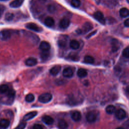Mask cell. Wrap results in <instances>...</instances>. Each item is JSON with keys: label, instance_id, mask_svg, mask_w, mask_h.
<instances>
[{"label": "cell", "instance_id": "cell-1", "mask_svg": "<svg viewBox=\"0 0 129 129\" xmlns=\"http://www.w3.org/2000/svg\"><path fill=\"white\" fill-rule=\"evenodd\" d=\"M98 114L96 111H90L86 115V119L88 122L93 123L97 119Z\"/></svg>", "mask_w": 129, "mask_h": 129}, {"label": "cell", "instance_id": "cell-2", "mask_svg": "<svg viewBox=\"0 0 129 129\" xmlns=\"http://www.w3.org/2000/svg\"><path fill=\"white\" fill-rule=\"evenodd\" d=\"M52 95L49 93H45L41 94L38 97V100L43 103H47L51 101Z\"/></svg>", "mask_w": 129, "mask_h": 129}, {"label": "cell", "instance_id": "cell-3", "mask_svg": "<svg viewBox=\"0 0 129 129\" xmlns=\"http://www.w3.org/2000/svg\"><path fill=\"white\" fill-rule=\"evenodd\" d=\"M11 36V32L8 29H4L0 31V38L4 41L8 40Z\"/></svg>", "mask_w": 129, "mask_h": 129}, {"label": "cell", "instance_id": "cell-4", "mask_svg": "<svg viewBox=\"0 0 129 129\" xmlns=\"http://www.w3.org/2000/svg\"><path fill=\"white\" fill-rule=\"evenodd\" d=\"M93 17L100 23L103 25L105 24V19L102 12L100 11H97L95 12L93 14Z\"/></svg>", "mask_w": 129, "mask_h": 129}, {"label": "cell", "instance_id": "cell-5", "mask_svg": "<svg viewBox=\"0 0 129 129\" xmlns=\"http://www.w3.org/2000/svg\"><path fill=\"white\" fill-rule=\"evenodd\" d=\"M26 28H27L28 29H30L31 30H32L35 32H40L42 31V29L41 27H40L39 26H38L37 24L34 23H29L26 24L25 25Z\"/></svg>", "mask_w": 129, "mask_h": 129}, {"label": "cell", "instance_id": "cell-6", "mask_svg": "<svg viewBox=\"0 0 129 129\" xmlns=\"http://www.w3.org/2000/svg\"><path fill=\"white\" fill-rule=\"evenodd\" d=\"M115 117L119 120H122L126 117V112L122 109H119L115 112Z\"/></svg>", "mask_w": 129, "mask_h": 129}, {"label": "cell", "instance_id": "cell-7", "mask_svg": "<svg viewBox=\"0 0 129 129\" xmlns=\"http://www.w3.org/2000/svg\"><path fill=\"white\" fill-rule=\"evenodd\" d=\"M93 28V25L92 24L88 22H85L84 25L82 26V30H81V33H87L90 31L91 30H92Z\"/></svg>", "mask_w": 129, "mask_h": 129}, {"label": "cell", "instance_id": "cell-8", "mask_svg": "<svg viewBox=\"0 0 129 129\" xmlns=\"http://www.w3.org/2000/svg\"><path fill=\"white\" fill-rule=\"evenodd\" d=\"M70 24V21L69 19L67 18H63L59 22V26L62 29H66L68 28Z\"/></svg>", "mask_w": 129, "mask_h": 129}, {"label": "cell", "instance_id": "cell-9", "mask_svg": "<svg viewBox=\"0 0 129 129\" xmlns=\"http://www.w3.org/2000/svg\"><path fill=\"white\" fill-rule=\"evenodd\" d=\"M73 70L70 68H65L62 72V75L63 77L68 78H70L73 77Z\"/></svg>", "mask_w": 129, "mask_h": 129}, {"label": "cell", "instance_id": "cell-10", "mask_svg": "<svg viewBox=\"0 0 129 129\" xmlns=\"http://www.w3.org/2000/svg\"><path fill=\"white\" fill-rule=\"evenodd\" d=\"M39 48L42 51H48L50 48V45L48 42L43 41L40 44Z\"/></svg>", "mask_w": 129, "mask_h": 129}, {"label": "cell", "instance_id": "cell-11", "mask_svg": "<svg viewBox=\"0 0 129 129\" xmlns=\"http://www.w3.org/2000/svg\"><path fill=\"white\" fill-rule=\"evenodd\" d=\"M37 63V60L35 58L29 57L25 61V64L29 67H32Z\"/></svg>", "mask_w": 129, "mask_h": 129}, {"label": "cell", "instance_id": "cell-12", "mask_svg": "<svg viewBox=\"0 0 129 129\" xmlns=\"http://www.w3.org/2000/svg\"><path fill=\"white\" fill-rule=\"evenodd\" d=\"M42 120L44 123H45L47 125L52 124L54 122L53 119L51 116H50L49 115L43 116L42 118Z\"/></svg>", "mask_w": 129, "mask_h": 129}, {"label": "cell", "instance_id": "cell-13", "mask_svg": "<svg viewBox=\"0 0 129 129\" xmlns=\"http://www.w3.org/2000/svg\"><path fill=\"white\" fill-rule=\"evenodd\" d=\"M37 112L36 111H33L30 112H29L25 115L23 118L24 120L25 121L30 120L33 118H34L37 115Z\"/></svg>", "mask_w": 129, "mask_h": 129}, {"label": "cell", "instance_id": "cell-14", "mask_svg": "<svg viewBox=\"0 0 129 129\" xmlns=\"http://www.w3.org/2000/svg\"><path fill=\"white\" fill-rule=\"evenodd\" d=\"M71 117L75 121H79L81 118V114L78 111H75L72 113Z\"/></svg>", "mask_w": 129, "mask_h": 129}, {"label": "cell", "instance_id": "cell-15", "mask_svg": "<svg viewBox=\"0 0 129 129\" xmlns=\"http://www.w3.org/2000/svg\"><path fill=\"white\" fill-rule=\"evenodd\" d=\"M24 0H15L12 1L10 4V6L11 8H18L19 7H20L23 2Z\"/></svg>", "mask_w": 129, "mask_h": 129}, {"label": "cell", "instance_id": "cell-16", "mask_svg": "<svg viewBox=\"0 0 129 129\" xmlns=\"http://www.w3.org/2000/svg\"><path fill=\"white\" fill-rule=\"evenodd\" d=\"M10 124V122L8 119H2L0 120V127L3 129L7 128Z\"/></svg>", "mask_w": 129, "mask_h": 129}, {"label": "cell", "instance_id": "cell-17", "mask_svg": "<svg viewBox=\"0 0 129 129\" xmlns=\"http://www.w3.org/2000/svg\"><path fill=\"white\" fill-rule=\"evenodd\" d=\"M61 70V67L59 66H55L50 69L49 72L52 76H56L60 72Z\"/></svg>", "mask_w": 129, "mask_h": 129}, {"label": "cell", "instance_id": "cell-18", "mask_svg": "<svg viewBox=\"0 0 129 129\" xmlns=\"http://www.w3.org/2000/svg\"><path fill=\"white\" fill-rule=\"evenodd\" d=\"M119 15L122 17L125 18L129 16V10L126 8H122L120 9L119 11Z\"/></svg>", "mask_w": 129, "mask_h": 129}, {"label": "cell", "instance_id": "cell-19", "mask_svg": "<svg viewBox=\"0 0 129 129\" xmlns=\"http://www.w3.org/2000/svg\"><path fill=\"white\" fill-rule=\"evenodd\" d=\"M54 24V19L50 17H47L45 20H44V24L49 27H52Z\"/></svg>", "mask_w": 129, "mask_h": 129}, {"label": "cell", "instance_id": "cell-20", "mask_svg": "<svg viewBox=\"0 0 129 129\" xmlns=\"http://www.w3.org/2000/svg\"><path fill=\"white\" fill-rule=\"evenodd\" d=\"M70 46L73 49H77L80 47L79 42L76 40H72L70 43Z\"/></svg>", "mask_w": 129, "mask_h": 129}, {"label": "cell", "instance_id": "cell-21", "mask_svg": "<svg viewBox=\"0 0 129 129\" xmlns=\"http://www.w3.org/2000/svg\"><path fill=\"white\" fill-rule=\"evenodd\" d=\"M106 112L109 114H113L116 111V108L113 105H109L105 108Z\"/></svg>", "mask_w": 129, "mask_h": 129}, {"label": "cell", "instance_id": "cell-22", "mask_svg": "<svg viewBox=\"0 0 129 129\" xmlns=\"http://www.w3.org/2000/svg\"><path fill=\"white\" fill-rule=\"evenodd\" d=\"M77 75L80 78H84L87 75V72L84 69H79L77 71Z\"/></svg>", "mask_w": 129, "mask_h": 129}, {"label": "cell", "instance_id": "cell-23", "mask_svg": "<svg viewBox=\"0 0 129 129\" xmlns=\"http://www.w3.org/2000/svg\"><path fill=\"white\" fill-rule=\"evenodd\" d=\"M58 126L60 129H66L68 127V123L63 119H60L58 122Z\"/></svg>", "mask_w": 129, "mask_h": 129}, {"label": "cell", "instance_id": "cell-24", "mask_svg": "<svg viewBox=\"0 0 129 129\" xmlns=\"http://www.w3.org/2000/svg\"><path fill=\"white\" fill-rule=\"evenodd\" d=\"M119 48V42L117 40L113 39L112 42V51H116Z\"/></svg>", "mask_w": 129, "mask_h": 129}, {"label": "cell", "instance_id": "cell-25", "mask_svg": "<svg viewBox=\"0 0 129 129\" xmlns=\"http://www.w3.org/2000/svg\"><path fill=\"white\" fill-rule=\"evenodd\" d=\"M84 61L86 63L92 64L94 62V58L90 55H86L85 56Z\"/></svg>", "mask_w": 129, "mask_h": 129}, {"label": "cell", "instance_id": "cell-26", "mask_svg": "<svg viewBox=\"0 0 129 129\" xmlns=\"http://www.w3.org/2000/svg\"><path fill=\"white\" fill-rule=\"evenodd\" d=\"M9 87L8 85L6 84H3L0 86V93H6L9 90Z\"/></svg>", "mask_w": 129, "mask_h": 129}, {"label": "cell", "instance_id": "cell-27", "mask_svg": "<svg viewBox=\"0 0 129 129\" xmlns=\"http://www.w3.org/2000/svg\"><path fill=\"white\" fill-rule=\"evenodd\" d=\"M41 58L43 60H47L49 56V53L48 51H42V52L41 53Z\"/></svg>", "mask_w": 129, "mask_h": 129}, {"label": "cell", "instance_id": "cell-28", "mask_svg": "<svg viewBox=\"0 0 129 129\" xmlns=\"http://www.w3.org/2000/svg\"><path fill=\"white\" fill-rule=\"evenodd\" d=\"M35 97L33 94L30 93L27 95V96L25 97V100L27 102H32L34 100Z\"/></svg>", "mask_w": 129, "mask_h": 129}, {"label": "cell", "instance_id": "cell-29", "mask_svg": "<svg viewBox=\"0 0 129 129\" xmlns=\"http://www.w3.org/2000/svg\"><path fill=\"white\" fill-rule=\"evenodd\" d=\"M14 17V15L13 14L11 13H8L5 15V19L7 21H10L13 19Z\"/></svg>", "mask_w": 129, "mask_h": 129}, {"label": "cell", "instance_id": "cell-30", "mask_svg": "<svg viewBox=\"0 0 129 129\" xmlns=\"http://www.w3.org/2000/svg\"><path fill=\"white\" fill-rule=\"evenodd\" d=\"M81 2L80 0H72L71 5L74 8H78L80 6Z\"/></svg>", "mask_w": 129, "mask_h": 129}, {"label": "cell", "instance_id": "cell-31", "mask_svg": "<svg viewBox=\"0 0 129 129\" xmlns=\"http://www.w3.org/2000/svg\"><path fill=\"white\" fill-rule=\"evenodd\" d=\"M122 55L126 58H129V47L123 49L122 51Z\"/></svg>", "mask_w": 129, "mask_h": 129}, {"label": "cell", "instance_id": "cell-32", "mask_svg": "<svg viewBox=\"0 0 129 129\" xmlns=\"http://www.w3.org/2000/svg\"><path fill=\"white\" fill-rule=\"evenodd\" d=\"M26 124L27 123L26 122L22 121L14 129H24L25 128V126H26Z\"/></svg>", "mask_w": 129, "mask_h": 129}, {"label": "cell", "instance_id": "cell-33", "mask_svg": "<svg viewBox=\"0 0 129 129\" xmlns=\"http://www.w3.org/2000/svg\"><path fill=\"white\" fill-rule=\"evenodd\" d=\"M47 10L49 11V13H54L55 11V8L54 7V6H53V5H49L47 6Z\"/></svg>", "mask_w": 129, "mask_h": 129}, {"label": "cell", "instance_id": "cell-34", "mask_svg": "<svg viewBox=\"0 0 129 129\" xmlns=\"http://www.w3.org/2000/svg\"><path fill=\"white\" fill-rule=\"evenodd\" d=\"M6 93L7 94V96L10 97H13L15 95V91L12 89H10V90L9 89V90Z\"/></svg>", "mask_w": 129, "mask_h": 129}, {"label": "cell", "instance_id": "cell-35", "mask_svg": "<svg viewBox=\"0 0 129 129\" xmlns=\"http://www.w3.org/2000/svg\"><path fill=\"white\" fill-rule=\"evenodd\" d=\"M33 129H43L42 126L39 124H35L33 126Z\"/></svg>", "mask_w": 129, "mask_h": 129}, {"label": "cell", "instance_id": "cell-36", "mask_svg": "<svg viewBox=\"0 0 129 129\" xmlns=\"http://www.w3.org/2000/svg\"><path fill=\"white\" fill-rule=\"evenodd\" d=\"M58 44L59 45V46L61 47H63L66 46V42L64 41L63 40H60L58 41Z\"/></svg>", "mask_w": 129, "mask_h": 129}, {"label": "cell", "instance_id": "cell-37", "mask_svg": "<svg viewBox=\"0 0 129 129\" xmlns=\"http://www.w3.org/2000/svg\"><path fill=\"white\" fill-rule=\"evenodd\" d=\"M124 25L125 27H129V18L126 19L124 22Z\"/></svg>", "mask_w": 129, "mask_h": 129}, {"label": "cell", "instance_id": "cell-38", "mask_svg": "<svg viewBox=\"0 0 129 129\" xmlns=\"http://www.w3.org/2000/svg\"><path fill=\"white\" fill-rule=\"evenodd\" d=\"M4 10H5V7L3 5H0V16L3 14Z\"/></svg>", "mask_w": 129, "mask_h": 129}, {"label": "cell", "instance_id": "cell-39", "mask_svg": "<svg viewBox=\"0 0 129 129\" xmlns=\"http://www.w3.org/2000/svg\"><path fill=\"white\" fill-rule=\"evenodd\" d=\"M125 92H126V94L128 95H129V86H128L126 89H125Z\"/></svg>", "mask_w": 129, "mask_h": 129}, {"label": "cell", "instance_id": "cell-40", "mask_svg": "<svg viewBox=\"0 0 129 129\" xmlns=\"http://www.w3.org/2000/svg\"><path fill=\"white\" fill-rule=\"evenodd\" d=\"M96 32V31H94V32H93V33H92L91 34H90V35H89L88 36V37H91V35H94V34H95Z\"/></svg>", "mask_w": 129, "mask_h": 129}, {"label": "cell", "instance_id": "cell-41", "mask_svg": "<svg viewBox=\"0 0 129 129\" xmlns=\"http://www.w3.org/2000/svg\"><path fill=\"white\" fill-rule=\"evenodd\" d=\"M116 129H124V128H123V127H119L116 128Z\"/></svg>", "mask_w": 129, "mask_h": 129}, {"label": "cell", "instance_id": "cell-42", "mask_svg": "<svg viewBox=\"0 0 129 129\" xmlns=\"http://www.w3.org/2000/svg\"><path fill=\"white\" fill-rule=\"evenodd\" d=\"M95 1H96V3H99V1H100V0H95Z\"/></svg>", "mask_w": 129, "mask_h": 129}, {"label": "cell", "instance_id": "cell-43", "mask_svg": "<svg viewBox=\"0 0 129 129\" xmlns=\"http://www.w3.org/2000/svg\"><path fill=\"white\" fill-rule=\"evenodd\" d=\"M126 1H127V2L129 4V0H126Z\"/></svg>", "mask_w": 129, "mask_h": 129}, {"label": "cell", "instance_id": "cell-44", "mask_svg": "<svg viewBox=\"0 0 129 129\" xmlns=\"http://www.w3.org/2000/svg\"><path fill=\"white\" fill-rule=\"evenodd\" d=\"M0 1H7V0H0Z\"/></svg>", "mask_w": 129, "mask_h": 129}]
</instances>
